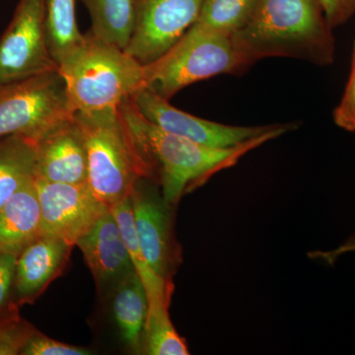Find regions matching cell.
Wrapping results in <instances>:
<instances>
[{"label":"cell","instance_id":"277c9868","mask_svg":"<svg viewBox=\"0 0 355 355\" xmlns=\"http://www.w3.org/2000/svg\"><path fill=\"white\" fill-rule=\"evenodd\" d=\"M74 116L87 150L88 184L98 200L110 207L130 197L140 179L151 180L119 107Z\"/></svg>","mask_w":355,"mask_h":355},{"label":"cell","instance_id":"8fae6325","mask_svg":"<svg viewBox=\"0 0 355 355\" xmlns=\"http://www.w3.org/2000/svg\"><path fill=\"white\" fill-rule=\"evenodd\" d=\"M35 184L41 209V235L73 247L109 209L88 183H53L35 178Z\"/></svg>","mask_w":355,"mask_h":355},{"label":"cell","instance_id":"6da1fadb","mask_svg":"<svg viewBox=\"0 0 355 355\" xmlns=\"http://www.w3.org/2000/svg\"><path fill=\"white\" fill-rule=\"evenodd\" d=\"M132 98L121 103L119 110L151 180L160 186L166 202L174 207L184 195L197 190L217 173L237 164L250 151L293 128V125H284L243 146L216 148L156 127L137 111Z\"/></svg>","mask_w":355,"mask_h":355},{"label":"cell","instance_id":"7c38bea8","mask_svg":"<svg viewBox=\"0 0 355 355\" xmlns=\"http://www.w3.org/2000/svg\"><path fill=\"white\" fill-rule=\"evenodd\" d=\"M35 146L36 178L53 183H88L87 150L76 116L46 130Z\"/></svg>","mask_w":355,"mask_h":355},{"label":"cell","instance_id":"8992f818","mask_svg":"<svg viewBox=\"0 0 355 355\" xmlns=\"http://www.w3.org/2000/svg\"><path fill=\"white\" fill-rule=\"evenodd\" d=\"M74 114L60 70L0 88V139L17 135L36 140Z\"/></svg>","mask_w":355,"mask_h":355},{"label":"cell","instance_id":"cb8c5ba5","mask_svg":"<svg viewBox=\"0 0 355 355\" xmlns=\"http://www.w3.org/2000/svg\"><path fill=\"white\" fill-rule=\"evenodd\" d=\"M333 119L338 128L347 132H355V41L352 49L349 80L342 99L334 110Z\"/></svg>","mask_w":355,"mask_h":355},{"label":"cell","instance_id":"7402d4cb","mask_svg":"<svg viewBox=\"0 0 355 355\" xmlns=\"http://www.w3.org/2000/svg\"><path fill=\"white\" fill-rule=\"evenodd\" d=\"M144 354H190L186 340L178 334L172 323L169 307L149 308Z\"/></svg>","mask_w":355,"mask_h":355},{"label":"cell","instance_id":"5b68a950","mask_svg":"<svg viewBox=\"0 0 355 355\" xmlns=\"http://www.w3.org/2000/svg\"><path fill=\"white\" fill-rule=\"evenodd\" d=\"M245 69L232 37L207 31L195 23L165 55L144 65V87L169 101L191 84Z\"/></svg>","mask_w":355,"mask_h":355},{"label":"cell","instance_id":"d6986e66","mask_svg":"<svg viewBox=\"0 0 355 355\" xmlns=\"http://www.w3.org/2000/svg\"><path fill=\"white\" fill-rule=\"evenodd\" d=\"M91 17L90 32L125 50L135 19V0H81Z\"/></svg>","mask_w":355,"mask_h":355},{"label":"cell","instance_id":"4fadbf2b","mask_svg":"<svg viewBox=\"0 0 355 355\" xmlns=\"http://www.w3.org/2000/svg\"><path fill=\"white\" fill-rule=\"evenodd\" d=\"M76 246L83 252L96 284L103 292H111L121 279L135 272L121 229L110 207L77 240Z\"/></svg>","mask_w":355,"mask_h":355},{"label":"cell","instance_id":"e0dca14e","mask_svg":"<svg viewBox=\"0 0 355 355\" xmlns=\"http://www.w3.org/2000/svg\"><path fill=\"white\" fill-rule=\"evenodd\" d=\"M110 210L118 222L135 272L146 287L149 308L169 307L174 292V284L165 282L158 277L142 253L135 232L130 196L120 202L111 205Z\"/></svg>","mask_w":355,"mask_h":355},{"label":"cell","instance_id":"ba28073f","mask_svg":"<svg viewBox=\"0 0 355 355\" xmlns=\"http://www.w3.org/2000/svg\"><path fill=\"white\" fill-rule=\"evenodd\" d=\"M133 221L142 253L154 272L173 284L182 263L181 245L174 232V207L166 202L160 186L140 179L130 193Z\"/></svg>","mask_w":355,"mask_h":355},{"label":"cell","instance_id":"ffe728a7","mask_svg":"<svg viewBox=\"0 0 355 355\" xmlns=\"http://www.w3.org/2000/svg\"><path fill=\"white\" fill-rule=\"evenodd\" d=\"M76 3V0H46L49 48L57 64L83 38L77 25Z\"/></svg>","mask_w":355,"mask_h":355},{"label":"cell","instance_id":"d4e9b609","mask_svg":"<svg viewBox=\"0 0 355 355\" xmlns=\"http://www.w3.org/2000/svg\"><path fill=\"white\" fill-rule=\"evenodd\" d=\"M17 254L0 252V310L6 307L15 280Z\"/></svg>","mask_w":355,"mask_h":355},{"label":"cell","instance_id":"30bf717a","mask_svg":"<svg viewBox=\"0 0 355 355\" xmlns=\"http://www.w3.org/2000/svg\"><path fill=\"white\" fill-rule=\"evenodd\" d=\"M142 116L165 132L216 148H232L279 130L284 125L263 127H234L198 116L175 108L168 100L144 87L132 98Z\"/></svg>","mask_w":355,"mask_h":355},{"label":"cell","instance_id":"484cf974","mask_svg":"<svg viewBox=\"0 0 355 355\" xmlns=\"http://www.w3.org/2000/svg\"><path fill=\"white\" fill-rule=\"evenodd\" d=\"M322 3L333 29L345 25L355 15V0H322Z\"/></svg>","mask_w":355,"mask_h":355},{"label":"cell","instance_id":"2e32d148","mask_svg":"<svg viewBox=\"0 0 355 355\" xmlns=\"http://www.w3.org/2000/svg\"><path fill=\"white\" fill-rule=\"evenodd\" d=\"M112 295V314L125 347L133 354H144L149 303L146 287L135 272L121 280Z\"/></svg>","mask_w":355,"mask_h":355},{"label":"cell","instance_id":"5bb4252c","mask_svg":"<svg viewBox=\"0 0 355 355\" xmlns=\"http://www.w3.org/2000/svg\"><path fill=\"white\" fill-rule=\"evenodd\" d=\"M72 245L41 235L17 257L14 289L18 303H33L64 272Z\"/></svg>","mask_w":355,"mask_h":355},{"label":"cell","instance_id":"52a82bcc","mask_svg":"<svg viewBox=\"0 0 355 355\" xmlns=\"http://www.w3.org/2000/svg\"><path fill=\"white\" fill-rule=\"evenodd\" d=\"M58 70L48 44L46 0H20L0 37V88Z\"/></svg>","mask_w":355,"mask_h":355},{"label":"cell","instance_id":"ac0fdd59","mask_svg":"<svg viewBox=\"0 0 355 355\" xmlns=\"http://www.w3.org/2000/svg\"><path fill=\"white\" fill-rule=\"evenodd\" d=\"M36 178L35 140L8 135L0 140V207Z\"/></svg>","mask_w":355,"mask_h":355},{"label":"cell","instance_id":"44dd1931","mask_svg":"<svg viewBox=\"0 0 355 355\" xmlns=\"http://www.w3.org/2000/svg\"><path fill=\"white\" fill-rule=\"evenodd\" d=\"M258 0H203L196 21L207 31L232 37L251 17Z\"/></svg>","mask_w":355,"mask_h":355},{"label":"cell","instance_id":"4316f807","mask_svg":"<svg viewBox=\"0 0 355 355\" xmlns=\"http://www.w3.org/2000/svg\"><path fill=\"white\" fill-rule=\"evenodd\" d=\"M355 252V233L350 236L347 241L343 242L340 246L330 251H314L308 254L309 258L323 261L328 265H334L343 254Z\"/></svg>","mask_w":355,"mask_h":355},{"label":"cell","instance_id":"9a60e30c","mask_svg":"<svg viewBox=\"0 0 355 355\" xmlns=\"http://www.w3.org/2000/svg\"><path fill=\"white\" fill-rule=\"evenodd\" d=\"M41 236V209L35 179L0 207V252L19 254Z\"/></svg>","mask_w":355,"mask_h":355},{"label":"cell","instance_id":"9c48e42d","mask_svg":"<svg viewBox=\"0 0 355 355\" xmlns=\"http://www.w3.org/2000/svg\"><path fill=\"white\" fill-rule=\"evenodd\" d=\"M203 0H135L125 53L141 65L165 55L195 24Z\"/></svg>","mask_w":355,"mask_h":355},{"label":"cell","instance_id":"3957f363","mask_svg":"<svg viewBox=\"0 0 355 355\" xmlns=\"http://www.w3.org/2000/svg\"><path fill=\"white\" fill-rule=\"evenodd\" d=\"M58 64L74 113L116 108L144 88V65L90 31Z\"/></svg>","mask_w":355,"mask_h":355},{"label":"cell","instance_id":"603a6c76","mask_svg":"<svg viewBox=\"0 0 355 355\" xmlns=\"http://www.w3.org/2000/svg\"><path fill=\"white\" fill-rule=\"evenodd\" d=\"M23 355H90L92 350L85 347H76L69 343L58 342L43 335L38 331H33L28 338L20 354Z\"/></svg>","mask_w":355,"mask_h":355},{"label":"cell","instance_id":"7a4b0ae2","mask_svg":"<svg viewBox=\"0 0 355 355\" xmlns=\"http://www.w3.org/2000/svg\"><path fill=\"white\" fill-rule=\"evenodd\" d=\"M333 30L322 0H258L232 41L246 69L266 58L328 67L336 58Z\"/></svg>","mask_w":355,"mask_h":355}]
</instances>
